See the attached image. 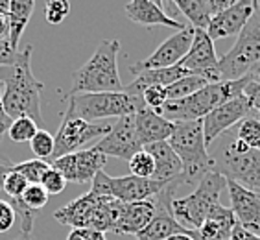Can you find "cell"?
Returning a JSON list of instances; mask_svg holds the SVG:
<instances>
[{
  "label": "cell",
  "mask_w": 260,
  "mask_h": 240,
  "mask_svg": "<svg viewBox=\"0 0 260 240\" xmlns=\"http://www.w3.org/2000/svg\"><path fill=\"white\" fill-rule=\"evenodd\" d=\"M31 52L34 46H26L19 52L15 65L0 69V78L4 83L2 91V105L11 120L28 116L37 124L43 122L41 113V95L45 83L39 81L31 72Z\"/></svg>",
  "instance_id": "cell-1"
},
{
  "label": "cell",
  "mask_w": 260,
  "mask_h": 240,
  "mask_svg": "<svg viewBox=\"0 0 260 240\" xmlns=\"http://www.w3.org/2000/svg\"><path fill=\"white\" fill-rule=\"evenodd\" d=\"M118 52L120 41L105 39L100 43L85 65L78 69L72 76V89L69 96L96 95V93H122L120 74H118Z\"/></svg>",
  "instance_id": "cell-2"
},
{
  "label": "cell",
  "mask_w": 260,
  "mask_h": 240,
  "mask_svg": "<svg viewBox=\"0 0 260 240\" xmlns=\"http://www.w3.org/2000/svg\"><path fill=\"white\" fill-rule=\"evenodd\" d=\"M251 81L249 76H244L240 80L233 81H218V83H209L207 87L200 89L188 98L183 100H168L160 111V115L174 124L177 122H194V120H203L210 111L216 107L235 100L244 95V89Z\"/></svg>",
  "instance_id": "cell-3"
},
{
  "label": "cell",
  "mask_w": 260,
  "mask_h": 240,
  "mask_svg": "<svg viewBox=\"0 0 260 240\" xmlns=\"http://www.w3.org/2000/svg\"><path fill=\"white\" fill-rule=\"evenodd\" d=\"M120 201L100 196L96 192L87 194L69 201L54 213V218L59 224L70 225L72 229H94L100 233L113 231L115 233L120 215Z\"/></svg>",
  "instance_id": "cell-4"
},
{
  "label": "cell",
  "mask_w": 260,
  "mask_h": 240,
  "mask_svg": "<svg viewBox=\"0 0 260 240\" xmlns=\"http://www.w3.org/2000/svg\"><path fill=\"white\" fill-rule=\"evenodd\" d=\"M168 142L183 165V183H200L203 175L216 170L214 159L207 152L203 120L177 122Z\"/></svg>",
  "instance_id": "cell-5"
},
{
  "label": "cell",
  "mask_w": 260,
  "mask_h": 240,
  "mask_svg": "<svg viewBox=\"0 0 260 240\" xmlns=\"http://www.w3.org/2000/svg\"><path fill=\"white\" fill-rule=\"evenodd\" d=\"M225 187V175L220 174L218 170L205 174L192 194L172 200V213H174L175 220L188 231L198 233L212 207L220 203V194Z\"/></svg>",
  "instance_id": "cell-6"
},
{
  "label": "cell",
  "mask_w": 260,
  "mask_h": 240,
  "mask_svg": "<svg viewBox=\"0 0 260 240\" xmlns=\"http://www.w3.org/2000/svg\"><path fill=\"white\" fill-rule=\"evenodd\" d=\"M70 109L87 122H96L98 118L109 116H133L139 109L146 107L140 96L129 93H96V95H74L69 96Z\"/></svg>",
  "instance_id": "cell-7"
},
{
  "label": "cell",
  "mask_w": 260,
  "mask_h": 240,
  "mask_svg": "<svg viewBox=\"0 0 260 240\" xmlns=\"http://www.w3.org/2000/svg\"><path fill=\"white\" fill-rule=\"evenodd\" d=\"M260 61V15L256 13L240 32L236 43L218 59V72L223 81L240 80Z\"/></svg>",
  "instance_id": "cell-8"
},
{
  "label": "cell",
  "mask_w": 260,
  "mask_h": 240,
  "mask_svg": "<svg viewBox=\"0 0 260 240\" xmlns=\"http://www.w3.org/2000/svg\"><path fill=\"white\" fill-rule=\"evenodd\" d=\"M165 183H159L155 179H144L137 175H122L113 177L105 174L104 170L94 175L90 181V190L100 196H107L120 203H135V201L151 200L165 189Z\"/></svg>",
  "instance_id": "cell-9"
},
{
  "label": "cell",
  "mask_w": 260,
  "mask_h": 240,
  "mask_svg": "<svg viewBox=\"0 0 260 240\" xmlns=\"http://www.w3.org/2000/svg\"><path fill=\"white\" fill-rule=\"evenodd\" d=\"M111 131V126L105 122H87V120L80 118L74 111L67 105V109L63 111V118H61V126L57 133L54 137V154H52L50 161L59 159L63 155L74 154L80 152L81 146H85L90 140L102 137L104 139Z\"/></svg>",
  "instance_id": "cell-10"
},
{
  "label": "cell",
  "mask_w": 260,
  "mask_h": 240,
  "mask_svg": "<svg viewBox=\"0 0 260 240\" xmlns=\"http://www.w3.org/2000/svg\"><path fill=\"white\" fill-rule=\"evenodd\" d=\"M218 172L225 175V179L260 196V152L249 148L240 139H235L225 148Z\"/></svg>",
  "instance_id": "cell-11"
},
{
  "label": "cell",
  "mask_w": 260,
  "mask_h": 240,
  "mask_svg": "<svg viewBox=\"0 0 260 240\" xmlns=\"http://www.w3.org/2000/svg\"><path fill=\"white\" fill-rule=\"evenodd\" d=\"M196 28L190 24H186L183 30L175 32L172 37L160 43L159 48L151 55H148L146 59H140L133 65H129V70L133 74H140L144 70H157V69H170V67L179 65L181 61L185 59V55L188 54L194 41Z\"/></svg>",
  "instance_id": "cell-12"
},
{
  "label": "cell",
  "mask_w": 260,
  "mask_h": 240,
  "mask_svg": "<svg viewBox=\"0 0 260 240\" xmlns=\"http://www.w3.org/2000/svg\"><path fill=\"white\" fill-rule=\"evenodd\" d=\"M105 163L107 157L96 146H92L87 150L63 155L59 159L52 161L50 166L65 177L67 183H89L94 179L98 172L104 170Z\"/></svg>",
  "instance_id": "cell-13"
},
{
  "label": "cell",
  "mask_w": 260,
  "mask_h": 240,
  "mask_svg": "<svg viewBox=\"0 0 260 240\" xmlns=\"http://www.w3.org/2000/svg\"><path fill=\"white\" fill-rule=\"evenodd\" d=\"M218 59L220 57L216 55L214 41L207 35L205 30H196L190 50L179 65L194 76L205 78L209 83H218V81H223L218 72Z\"/></svg>",
  "instance_id": "cell-14"
},
{
  "label": "cell",
  "mask_w": 260,
  "mask_h": 240,
  "mask_svg": "<svg viewBox=\"0 0 260 240\" xmlns=\"http://www.w3.org/2000/svg\"><path fill=\"white\" fill-rule=\"evenodd\" d=\"M96 148L105 157H118V159L129 161L135 154L142 150L135 130V118L133 116H122L111 126V131L96 144Z\"/></svg>",
  "instance_id": "cell-15"
},
{
  "label": "cell",
  "mask_w": 260,
  "mask_h": 240,
  "mask_svg": "<svg viewBox=\"0 0 260 240\" xmlns=\"http://www.w3.org/2000/svg\"><path fill=\"white\" fill-rule=\"evenodd\" d=\"M260 8V2L256 0H235V4L221 11L220 15H216L210 20L207 35L212 41L223 39V37H233V35H240V32L245 28L256 11Z\"/></svg>",
  "instance_id": "cell-16"
},
{
  "label": "cell",
  "mask_w": 260,
  "mask_h": 240,
  "mask_svg": "<svg viewBox=\"0 0 260 240\" xmlns=\"http://www.w3.org/2000/svg\"><path fill=\"white\" fill-rule=\"evenodd\" d=\"M253 116L249 104L245 100V96H238L235 100L216 107L210 111L209 115L203 118V133H205V144L210 146L221 133H225L229 128L240 124L242 120Z\"/></svg>",
  "instance_id": "cell-17"
},
{
  "label": "cell",
  "mask_w": 260,
  "mask_h": 240,
  "mask_svg": "<svg viewBox=\"0 0 260 240\" xmlns=\"http://www.w3.org/2000/svg\"><path fill=\"white\" fill-rule=\"evenodd\" d=\"M227 190L236 224L253 235L260 236V196L231 179H227Z\"/></svg>",
  "instance_id": "cell-18"
},
{
  "label": "cell",
  "mask_w": 260,
  "mask_h": 240,
  "mask_svg": "<svg viewBox=\"0 0 260 240\" xmlns=\"http://www.w3.org/2000/svg\"><path fill=\"white\" fill-rule=\"evenodd\" d=\"M144 150L155 161V174L151 179L170 185V183H179L183 185V165L177 157L168 140L162 142H153V144L144 146Z\"/></svg>",
  "instance_id": "cell-19"
},
{
  "label": "cell",
  "mask_w": 260,
  "mask_h": 240,
  "mask_svg": "<svg viewBox=\"0 0 260 240\" xmlns=\"http://www.w3.org/2000/svg\"><path fill=\"white\" fill-rule=\"evenodd\" d=\"M135 118V130L137 137H139L142 148L148 144H153V142H162V140H168L174 133L175 124L166 120L162 115L151 111L150 107H142L133 115Z\"/></svg>",
  "instance_id": "cell-20"
},
{
  "label": "cell",
  "mask_w": 260,
  "mask_h": 240,
  "mask_svg": "<svg viewBox=\"0 0 260 240\" xmlns=\"http://www.w3.org/2000/svg\"><path fill=\"white\" fill-rule=\"evenodd\" d=\"M175 8L179 13L190 20V26L196 30H207L210 20L221 11L235 4V0H175Z\"/></svg>",
  "instance_id": "cell-21"
},
{
  "label": "cell",
  "mask_w": 260,
  "mask_h": 240,
  "mask_svg": "<svg viewBox=\"0 0 260 240\" xmlns=\"http://www.w3.org/2000/svg\"><path fill=\"white\" fill-rule=\"evenodd\" d=\"M155 215V200L135 201V203H122L118 224H116V235L137 236L140 231H144Z\"/></svg>",
  "instance_id": "cell-22"
},
{
  "label": "cell",
  "mask_w": 260,
  "mask_h": 240,
  "mask_svg": "<svg viewBox=\"0 0 260 240\" xmlns=\"http://www.w3.org/2000/svg\"><path fill=\"white\" fill-rule=\"evenodd\" d=\"M124 11L127 19L142 26H168V28H175L177 32L186 26L185 22L170 19L162 10V4L153 0H133L129 4H125Z\"/></svg>",
  "instance_id": "cell-23"
},
{
  "label": "cell",
  "mask_w": 260,
  "mask_h": 240,
  "mask_svg": "<svg viewBox=\"0 0 260 240\" xmlns=\"http://www.w3.org/2000/svg\"><path fill=\"white\" fill-rule=\"evenodd\" d=\"M186 76H192V72H188V70L183 69L181 65L170 67V69L144 70V72L137 74L135 80L131 81L127 87H124V91L133 96H140V98H142V93H144L148 87H153V85L170 87L172 83L179 81L181 78H186Z\"/></svg>",
  "instance_id": "cell-24"
},
{
  "label": "cell",
  "mask_w": 260,
  "mask_h": 240,
  "mask_svg": "<svg viewBox=\"0 0 260 240\" xmlns=\"http://www.w3.org/2000/svg\"><path fill=\"white\" fill-rule=\"evenodd\" d=\"M236 225V218L231 207H223L221 203L212 207L207 220L200 227L198 235L200 240H229Z\"/></svg>",
  "instance_id": "cell-25"
},
{
  "label": "cell",
  "mask_w": 260,
  "mask_h": 240,
  "mask_svg": "<svg viewBox=\"0 0 260 240\" xmlns=\"http://www.w3.org/2000/svg\"><path fill=\"white\" fill-rule=\"evenodd\" d=\"M35 10L34 0H11L10 13H8V24H10V43L17 50L19 41L24 34L26 26L30 22L31 13Z\"/></svg>",
  "instance_id": "cell-26"
},
{
  "label": "cell",
  "mask_w": 260,
  "mask_h": 240,
  "mask_svg": "<svg viewBox=\"0 0 260 240\" xmlns=\"http://www.w3.org/2000/svg\"><path fill=\"white\" fill-rule=\"evenodd\" d=\"M209 85V81L201 76H186V78H181L179 81L172 83L170 87H166V93H168V100H183V98H188L194 93H198L200 89Z\"/></svg>",
  "instance_id": "cell-27"
},
{
  "label": "cell",
  "mask_w": 260,
  "mask_h": 240,
  "mask_svg": "<svg viewBox=\"0 0 260 240\" xmlns=\"http://www.w3.org/2000/svg\"><path fill=\"white\" fill-rule=\"evenodd\" d=\"M50 170V163L43 159H30L19 165H13V172L20 174L30 185H41L46 172Z\"/></svg>",
  "instance_id": "cell-28"
},
{
  "label": "cell",
  "mask_w": 260,
  "mask_h": 240,
  "mask_svg": "<svg viewBox=\"0 0 260 240\" xmlns=\"http://www.w3.org/2000/svg\"><path fill=\"white\" fill-rule=\"evenodd\" d=\"M236 139H240L253 150L260 152V120L255 116H247L242 120L236 128Z\"/></svg>",
  "instance_id": "cell-29"
},
{
  "label": "cell",
  "mask_w": 260,
  "mask_h": 240,
  "mask_svg": "<svg viewBox=\"0 0 260 240\" xmlns=\"http://www.w3.org/2000/svg\"><path fill=\"white\" fill-rule=\"evenodd\" d=\"M37 131H39V128H37L35 120L28 118V116H20V118H15L11 122L8 135L13 142H30Z\"/></svg>",
  "instance_id": "cell-30"
},
{
  "label": "cell",
  "mask_w": 260,
  "mask_h": 240,
  "mask_svg": "<svg viewBox=\"0 0 260 240\" xmlns=\"http://www.w3.org/2000/svg\"><path fill=\"white\" fill-rule=\"evenodd\" d=\"M129 170L131 175H137V177H144V179H151L153 174H155V161L148 152L142 148L139 154H135L129 161Z\"/></svg>",
  "instance_id": "cell-31"
},
{
  "label": "cell",
  "mask_w": 260,
  "mask_h": 240,
  "mask_svg": "<svg viewBox=\"0 0 260 240\" xmlns=\"http://www.w3.org/2000/svg\"><path fill=\"white\" fill-rule=\"evenodd\" d=\"M54 137L52 133H48L46 130H39L34 135V139L30 140L31 152L35 154V159H43V161H50L52 154H54Z\"/></svg>",
  "instance_id": "cell-32"
},
{
  "label": "cell",
  "mask_w": 260,
  "mask_h": 240,
  "mask_svg": "<svg viewBox=\"0 0 260 240\" xmlns=\"http://www.w3.org/2000/svg\"><path fill=\"white\" fill-rule=\"evenodd\" d=\"M28 185H30V183H28L22 175L11 170L10 174L4 177L2 192L8 196V200H19V198H22V194H24V190L28 189Z\"/></svg>",
  "instance_id": "cell-33"
},
{
  "label": "cell",
  "mask_w": 260,
  "mask_h": 240,
  "mask_svg": "<svg viewBox=\"0 0 260 240\" xmlns=\"http://www.w3.org/2000/svg\"><path fill=\"white\" fill-rule=\"evenodd\" d=\"M20 200L28 209L37 213L41 207H45L48 203V192L43 189V185H28V189L24 190Z\"/></svg>",
  "instance_id": "cell-34"
},
{
  "label": "cell",
  "mask_w": 260,
  "mask_h": 240,
  "mask_svg": "<svg viewBox=\"0 0 260 240\" xmlns=\"http://www.w3.org/2000/svg\"><path fill=\"white\" fill-rule=\"evenodd\" d=\"M70 13V4L67 0H48L45 6V19L48 24H61Z\"/></svg>",
  "instance_id": "cell-35"
},
{
  "label": "cell",
  "mask_w": 260,
  "mask_h": 240,
  "mask_svg": "<svg viewBox=\"0 0 260 240\" xmlns=\"http://www.w3.org/2000/svg\"><path fill=\"white\" fill-rule=\"evenodd\" d=\"M142 100H144L146 107H150L151 111H155V113L160 115V111H162L165 104L168 102L166 87H159V85L148 87V89L142 93Z\"/></svg>",
  "instance_id": "cell-36"
},
{
  "label": "cell",
  "mask_w": 260,
  "mask_h": 240,
  "mask_svg": "<svg viewBox=\"0 0 260 240\" xmlns=\"http://www.w3.org/2000/svg\"><path fill=\"white\" fill-rule=\"evenodd\" d=\"M41 185H43V189L48 192V196L61 194L67 187V179L59 174V172L54 170V168L50 166V170L45 174V177H43V181H41Z\"/></svg>",
  "instance_id": "cell-37"
},
{
  "label": "cell",
  "mask_w": 260,
  "mask_h": 240,
  "mask_svg": "<svg viewBox=\"0 0 260 240\" xmlns=\"http://www.w3.org/2000/svg\"><path fill=\"white\" fill-rule=\"evenodd\" d=\"M17 215L13 207L10 205L8 200H0V235L2 233H8V231L15 225Z\"/></svg>",
  "instance_id": "cell-38"
},
{
  "label": "cell",
  "mask_w": 260,
  "mask_h": 240,
  "mask_svg": "<svg viewBox=\"0 0 260 240\" xmlns=\"http://www.w3.org/2000/svg\"><path fill=\"white\" fill-rule=\"evenodd\" d=\"M19 59V50L11 46L10 39H0V69L15 65Z\"/></svg>",
  "instance_id": "cell-39"
},
{
  "label": "cell",
  "mask_w": 260,
  "mask_h": 240,
  "mask_svg": "<svg viewBox=\"0 0 260 240\" xmlns=\"http://www.w3.org/2000/svg\"><path fill=\"white\" fill-rule=\"evenodd\" d=\"M244 96H245V100H247V104H249L251 111H253V115L258 113L260 111V83L249 81L247 87L244 89Z\"/></svg>",
  "instance_id": "cell-40"
},
{
  "label": "cell",
  "mask_w": 260,
  "mask_h": 240,
  "mask_svg": "<svg viewBox=\"0 0 260 240\" xmlns=\"http://www.w3.org/2000/svg\"><path fill=\"white\" fill-rule=\"evenodd\" d=\"M67 240H107L105 233L94 229H72Z\"/></svg>",
  "instance_id": "cell-41"
},
{
  "label": "cell",
  "mask_w": 260,
  "mask_h": 240,
  "mask_svg": "<svg viewBox=\"0 0 260 240\" xmlns=\"http://www.w3.org/2000/svg\"><path fill=\"white\" fill-rule=\"evenodd\" d=\"M2 91H4V83H2V78H0V140L8 133L11 122H13V120L8 116V113L4 111V105H2Z\"/></svg>",
  "instance_id": "cell-42"
},
{
  "label": "cell",
  "mask_w": 260,
  "mask_h": 240,
  "mask_svg": "<svg viewBox=\"0 0 260 240\" xmlns=\"http://www.w3.org/2000/svg\"><path fill=\"white\" fill-rule=\"evenodd\" d=\"M229 240H260V236L253 235V233L245 231L244 227H240V225L236 224L235 229H233V235H231Z\"/></svg>",
  "instance_id": "cell-43"
},
{
  "label": "cell",
  "mask_w": 260,
  "mask_h": 240,
  "mask_svg": "<svg viewBox=\"0 0 260 240\" xmlns=\"http://www.w3.org/2000/svg\"><path fill=\"white\" fill-rule=\"evenodd\" d=\"M13 170V163L10 159H6V157H0V190H2V183H4V177L10 172Z\"/></svg>",
  "instance_id": "cell-44"
},
{
  "label": "cell",
  "mask_w": 260,
  "mask_h": 240,
  "mask_svg": "<svg viewBox=\"0 0 260 240\" xmlns=\"http://www.w3.org/2000/svg\"><path fill=\"white\" fill-rule=\"evenodd\" d=\"M0 39H10V24H8V17L0 15Z\"/></svg>",
  "instance_id": "cell-45"
},
{
  "label": "cell",
  "mask_w": 260,
  "mask_h": 240,
  "mask_svg": "<svg viewBox=\"0 0 260 240\" xmlns=\"http://www.w3.org/2000/svg\"><path fill=\"white\" fill-rule=\"evenodd\" d=\"M247 76L251 78V81H256V83H260V61L249 70V74H247Z\"/></svg>",
  "instance_id": "cell-46"
},
{
  "label": "cell",
  "mask_w": 260,
  "mask_h": 240,
  "mask_svg": "<svg viewBox=\"0 0 260 240\" xmlns=\"http://www.w3.org/2000/svg\"><path fill=\"white\" fill-rule=\"evenodd\" d=\"M10 13V0H0V15L8 17Z\"/></svg>",
  "instance_id": "cell-47"
},
{
  "label": "cell",
  "mask_w": 260,
  "mask_h": 240,
  "mask_svg": "<svg viewBox=\"0 0 260 240\" xmlns=\"http://www.w3.org/2000/svg\"><path fill=\"white\" fill-rule=\"evenodd\" d=\"M168 240H200V235H174Z\"/></svg>",
  "instance_id": "cell-48"
},
{
  "label": "cell",
  "mask_w": 260,
  "mask_h": 240,
  "mask_svg": "<svg viewBox=\"0 0 260 240\" xmlns=\"http://www.w3.org/2000/svg\"><path fill=\"white\" fill-rule=\"evenodd\" d=\"M15 240H34V238H31V235H20L19 238H15Z\"/></svg>",
  "instance_id": "cell-49"
},
{
  "label": "cell",
  "mask_w": 260,
  "mask_h": 240,
  "mask_svg": "<svg viewBox=\"0 0 260 240\" xmlns=\"http://www.w3.org/2000/svg\"><path fill=\"white\" fill-rule=\"evenodd\" d=\"M253 116H255V118H258V120H260V111H258V113H255V115H253Z\"/></svg>",
  "instance_id": "cell-50"
}]
</instances>
